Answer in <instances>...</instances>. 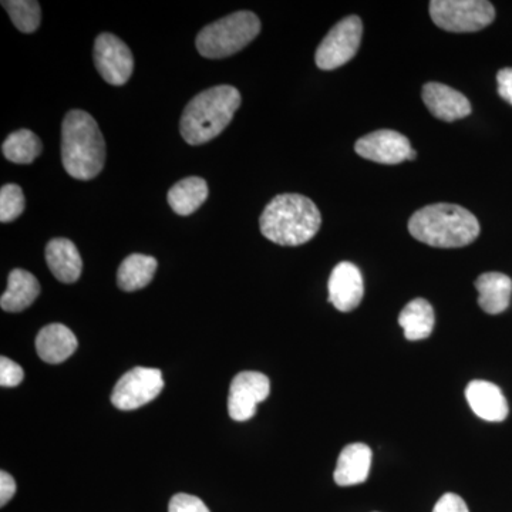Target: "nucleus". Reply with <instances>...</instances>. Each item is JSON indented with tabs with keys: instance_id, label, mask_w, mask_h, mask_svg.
Instances as JSON below:
<instances>
[{
	"instance_id": "obj_1",
	"label": "nucleus",
	"mask_w": 512,
	"mask_h": 512,
	"mask_svg": "<svg viewBox=\"0 0 512 512\" xmlns=\"http://www.w3.org/2000/svg\"><path fill=\"white\" fill-rule=\"evenodd\" d=\"M322 225L315 202L299 194H282L266 205L259 227L262 235L282 247H299L311 241Z\"/></svg>"
},
{
	"instance_id": "obj_2",
	"label": "nucleus",
	"mask_w": 512,
	"mask_h": 512,
	"mask_svg": "<svg viewBox=\"0 0 512 512\" xmlns=\"http://www.w3.org/2000/svg\"><path fill=\"white\" fill-rule=\"evenodd\" d=\"M62 163L76 180H93L106 164V141L97 121L83 110L66 114L62 124Z\"/></svg>"
},
{
	"instance_id": "obj_3",
	"label": "nucleus",
	"mask_w": 512,
	"mask_h": 512,
	"mask_svg": "<svg viewBox=\"0 0 512 512\" xmlns=\"http://www.w3.org/2000/svg\"><path fill=\"white\" fill-rule=\"evenodd\" d=\"M413 238L434 248H463L480 235L478 220L456 204H433L414 212L409 221Z\"/></svg>"
},
{
	"instance_id": "obj_4",
	"label": "nucleus",
	"mask_w": 512,
	"mask_h": 512,
	"mask_svg": "<svg viewBox=\"0 0 512 512\" xmlns=\"http://www.w3.org/2000/svg\"><path fill=\"white\" fill-rule=\"evenodd\" d=\"M241 106L235 87L215 86L194 97L181 117V136L191 146H201L220 136Z\"/></svg>"
},
{
	"instance_id": "obj_5",
	"label": "nucleus",
	"mask_w": 512,
	"mask_h": 512,
	"mask_svg": "<svg viewBox=\"0 0 512 512\" xmlns=\"http://www.w3.org/2000/svg\"><path fill=\"white\" fill-rule=\"evenodd\" d=\"M261 32V20L248 10L232 13L198 33L197 49L207 59H225L241 52Z\"/></svg>"
},
{
	"instance_id": "obj_6",
	"label": "nucleus",
	"mask_w": 512,
	"mask_h": 512,
	"mask_svg": "<svg viewBox=\"0 0 512 512\" xmlns=\"http://www.w3.org/2000/svg\"><path fill=\"white\" fill-rule=\"evenodd\" d=\"M430 16L446 32L473 33L494 22L495 9L485 0H433Z\"/></svg>"
},
{
	"instance_id": "obj_7",
	"label": "nucleus",
	"mask_w": 512,
	"mask_h": 512,
	"mask_svg": "<svg viewBox=\"0 0 512 512\" xmlns=\"http://www.w3.org/2000/svg\"><path fill=\"white\" fill-rule=\"evenodd\" d=\"M363 23L357 16H348L330 29L316 50V66L335 70L356 56L362 43Z\"/></svg>"
},
{
	"instance_id": "obj_8",
	"label": "nucleus",
	"mask_w": 512,
	"mask_h": 512,
	"mask_svg": "<svg viewBox=\"0 0 512 512\" xmlns=\"http://www.w3.org/2000/svg\"><path fill=\"white\" fill-rule=\"evenodd\" d=\"M164 379L160 369L134 367L121 377L111 393V403L119 410H136L157 399L163 392Z\"/></svg>"
},
{
	"instance_id": "obj_9",
	"label": "nucleus",
	"mask_w": 512,
	"mask_h": 512,
	"mask_svg": "<svg viewBox=\"0 0 512 512\" xmlns=\"http://www.w3.org/2000/svg\"><path fill=\"white\" fill-rule=\"evenodd\" d=\"M94 66L111 86H123L133 74V53L119 37L101 33L94 42Z\"/></svg>"
},
{
	"instance_id": "obj_10",
	"label": "nucleus",
	"mask_w": 512,
	"mask_h": 512,
	"mask_svg": "<svg viewBox=\"0 0 512 512\" xmlns=\"http://www.w3.org/2000/svg\"><path fill=\"white\" fill-rule=\"evenodd\" d=\"M271 382L259 372H241L229 389L228 412L232 420L247 421L255 416L258 404L268 399Z\"/></svg>"
},
{
	"instance_id": "obj_11",
	"label": "nucleus",
	"mask_w": 512,
	"mask_h": 512,
	"mask_svg": "<svg viewBox=\"0 0 512 512\" xmlns=\"http://www.w3.org/2000/svg\"><path fill=\"white\" fill-rule=\"evenodd\" d=\"M355 150L366 160L386 165L400 164L417 157L409 138L393 130H377L359 138Z\"/></svg>"
},
{
	"instance_id": "obj_12",
	"label": "nucleus",
	"mask_w": 512,
	"mask_h": 512,
	"mask_svg": "<svg viewBox=\"0 0 512 512\" xmlns=\"http://www.w3.org/2000/svg\"><path fill=\"white\" fill-rule=\"evenodd\" d=\"M329 302L340 312L355 311L365 293L363 276L352 262H340L330 274Z\"/></svg>"
},
{
	"instance_id": "obj_13",
	"label": "nucleus",
	"mask_w": 512,
	"mask_h": 512,
	"mask_svg": "<svg viewBox=\"0 0 512 512\" xmlns=\"http://www.w3.org/2000/svg\"><path fill=\"white\" fill-rule=\"evenodd\" d=\"M423 101L436 119L448 123L470 116L473 110L463 93L443 83H427L423 87Z\"/></svg>"
},
{
	"instance_id": "obj_14",
	"label": "nucleus",
	"mask_w": 512,
	"mask_h": 512,
	"mask_svg": "<svg viewBox=\"0 0 512 512\" xmlns=\"http://www.w3.org/2000/svg\"><path fill=\"white\" fill-rule=\"evenodd\" d=\"M466 399L471 410L480 419L491 421V423L504 421L510 413L503 390L497 384L485 382V380H473L468 383Z\"/></svg>"
},
{
	"instance_id": "obj_15",
	"label": "nucleus",
	"mask_w": 512,
	"mask_h": 512,
	"mask_svg": "<svg viewBox=\"0 0 512 512\" xmlns=\"http://www.w3.org/2000/svg\"><path fill=\"white\" fill-rule=\"evenodd\" d=\"M79 342L72 330L62 323H52L40 330L36 338L37 355L43 362L59 365L76 352Z\"/></svg>"
},
{
	"instance_id": "obj_16",
	"label": "nucleus",
	"mask_w": 512,
	"mask_h": 512,
	"mask_svg": "<svg viewBox=\"0 0 512 512\" xmlns=\"http://www.w3.org/2000/svg\"><path fill=\"white\" fill-rule=\"evenodd\" d=\"M373 453L363 443L349 444L343 448L336 464L335 483L340 487L363 484L369 478L372 467Z\"/></svg>"
},
{
	"instance_id": "obj_17",
	"label": "nucleus",
	"mask_w": 512,
	"mask_h": 512,
	"mask_svg": "<svg viewBox=\"0 0 512 512\" xmlns=\"http://www.w3.org/2000/svg\"><path fill=\"white\" fill-rule=\"evenodd\" d=\"M46 261L57 281L63 284H74L82 275V256L70 239H52L46 247Z\"/></svg>"
},
{
	"instance_id": "obj_18",
	"label": "nucleus",
	"mask_w": 512,
	"mask_h": 512,
	"mask_svg": "<svg viewBox=\"0 0 512 512\" xmlns=\"http://www.w3.org/2000/svg\"><path fill=\"white\" fill-rule=\"evenodd\" d=\"M478 305L485 313L500 315L510 306L512 281L510 276L501 272H487L478 276L476 281Z\"/></svg>"
},
{
	"instance_id": "obj_19",
	"label": "nucleus",
	"mask_w": 512,
	"mask_h": 512,
	"mask_svg": "<svg viewBox=\"0 0 512 512\" xmlns=\"http://www.w3.org/2000/svg\"><path fill=\"white\" fill-rule=\"evenodd\" d=\"M39 295L40 284L36 276L23 269H13L9 274L8 289L0 299V306L6 312H22L28 309Z\"/></svg>"
},
{
	"instance_id": "obj_20",
	"label": "nucleus",
	"mask_w": 512,
	"mask_h": 512,
	"mask_svg": "<svg viewBox=\"0 0 512 512\" xmlns=\"http://www.w3.org/2000/svg\"><path fill=\"white\" fill-rule=\"evenodd\" d=\"M436 323L433 306L426 299L417 298L404 306L399 316V325L402 326L407 340L417 342L429 338Z\"/></svg>"
},
{
	"instance_id": "obj_21",
	"label": "nucleus",
	"mask_w": 512,
	"mask_h": 512,
	"mask_svg": "<svg viewBox=\"0 0 512 512\" xmlns=\"http://www.w3.org/2000/svg\"><path fill=\"white\" fill-rule=\"evenodd\" d=\"M208 184L200 177H188L171 187L167 200L173 211L181 217L194 214L207 201Z\"/></svg>"
},
{
	"instance_id": "obj_22",
	"label": "nucleus",
	"mask_w": 512,
	"mask_h": 512,
	"mask_svg": "<svg viewBox=\"0 0 512 512\" xmlns=\"http://www.w3.org/2000/svg\"><path fill=\"white\" fill-rule=\"evenodd\" d=\"M157 259L143 254L128 255L117 272V285L124 292L146 288L157 271Z\"/></svg>"
},
{
	"instance_id": "obj_23",
	"label": "nucleus",
	"mask_w": 512,
	"mask_h": 512,
	"mask_svg": "<svg viewBox=\"0 0 512 512\" xmlns=\"http://www.w3.org/2000/svg\"><path fill=\"white\" fill-rule=\"evenodd\" d=\"M42 150V141L30 130L15 131L2 146L3 156L15 164H32Z\"/></svg>"
},
{
	"instance_id": "obj_24",
	"label": "nucleus",
	"mask_w": 512,
	"mask_h": 512,
	"mask_svg": "<svg viewBox=\"0 0 512 512\" xmlns=\"http://www.w3.org/2000/svg\"><path fill=\"white\" fill-rule=\"evenodd\" d=\"M3 8L9 13L13 25L23 33L36 32L42 20V10L35 0H8L2 2Z\"/></svg>"
},
{
	"instance_id": "obj_25",
	"label": "nucleus",
	"mask_w": 512,
	"mask_h": 512,
	"mask_svg": "<svg viewBox=\"0 0 512 512\" xmlns=\"http://www.w3.org/2000/svg\"><path fill=\"white\" fill-rule=\"evenodd\" d=\"M25 205V195L19 185H3L0 190V221L3 224L18 220L25 211Z\"/></svg>"
},
{
	"instance_id": "obj_26",
	"label": "nucleus",
	"mask_w": 512,
	"mask_h": 512,
	"mask_svg": "<svg viewBox=\"0 0 512 512\" xmlns=\"http://www.w3.org/2000/svg\"><path fill=\"white\" fill-rule=\"evenodd\" d=\"M168 512H211L200 498L190 494H177L171 498Z\"/></svg>"
},
{
	"instance_id": "obj_27",
	"label": "nucleus",
	"mask_w": 512,
	"mask_h": 512,
	"mask_svg": "<svg viewBox=\"0 0 512 512\" xmlns=\"http://www.w3.org/2000/svg\"><path fill=\"white\" fill-rule=\"evenodd\" d=\"M25 373L18 363L10 360L9 357H0V386L16 387L22 383Z\"/></svg>"
},
{
	"instance_id": "obj_28",
	"label": "nucleus",
	"mask_w": 512,
	"mask_h": 512,
	"mask_svg": "<svg viewBox=\"0 0 512 512\" xmlns=\"http://www.w3.org/2000/svg\"><path fill=\"white\" fill-rule=\"evenodd\" d=\"M433 512H470L466 501L460 495L447 493L434 505Z\"/></svg>"
},
{
	"instance_id": "obj_29",
	"label": "nucleus",
	"mask_w": 512,
	"mask_h": 512,
	"mask_svg": "<svg viewBox=\"0 0 512 512\" xmlns=\"http://www.w3.org/2000/svg\"><path fill=\"white\" fill-rule=\"evenodd\" d=\"M498 94L512 106V67H505L497 74Z\"/></svg>"
},
{
	"instance_id": "obj_30",
	"label": "nucleus",
	"mask_w": 512,
	"mask_h": 512,
	"mask_svg": "<svg viewBox=\"0 0 512 512\" xmlns=\"http://www.w3.org/2000/svg\"><path fill=\"white\" fill-rule=\"evenodd\" d=\"M16 490H18L16 481L13 480V477L10 476L9 473L2 471V473H0V505H2V507H5V505L12 500Z\"/></svg>"
}]
</instances>
